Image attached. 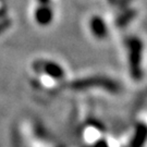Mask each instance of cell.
I'll use <instances>...</instances> for the list:
<instances>
[{"mask_svg": "<svg viewBox=\"0 0 147 147\" xmlns=\"http://www.w3.org/2000/svg\"><path fill=\"white\" fill-rule=\"evenodd\" d=\"M73 89H87V88H101L110 93H117L120 90V85L113 79L104 75H94L85 79L76 80L71 83Z\"/></svg>", "mask_w": 147, "mask_h": 147, "instance_id": "2", "label": "cell"}, {"mask_svg": "<svg viewBox=\"0 0 147 147\" xmlns=\"http://www.w3.org/2000/svg\"><path fill=\"white\" fill-rule=\"evenodd\" d=\"M53 20V10L50 5H39L35 11V21L40 26H47Z\"/></svg>", "mask_w": 147, "mask_h": 147, "instance_id": "5", "label": "cell"}, {"mask_svg": "<svg viewBox=\"0 0 147 147\" xmlns=\"http://www.w3.org/2000/svg\"><path fill=\"white\" fill-rule=\"evenodd\" d=\"M35 68L42 70L44 73L53 80H62L65 74L62 67L53 61H40L35 64Z\"/></svg>", "mask_w": 147, "mask_h": 147, "instance_id": "4", "label": "cell"}, {"mask_svg": "<svg viewBox=\"0 0 147 147\" xmlns=\"http://www.w3.org/2000/svg\"><path fill=\"white\" fill-rule=\"evenodd\" d=\"M108 1V3L111 5H113V7H117L118 3H119V0H107Z\"/></svg>", "mask_w": 147, "mask_h": 147, "instance_id": "9", "label": "cell"}, {"mask_svg": "<svg viewBox=\"0 0 147 147\" xmlns=\"http://www.w3.org/2000/svg\"><path fill=\"white\" fill-rule=\"evenodd\" d=\"M133 0H119V3L117 5V8L119 9V10H123V9H125V8H129V5H131V2Z\"/></svg>", "mask_w": 147, "mask_h": 147, "instance_id": "8", "label": "cell"}, {"mask_svg": "<svg viewBox=\"0 0 147 147\" xmlns=\"http://www.w3.org/2000/svg\"><path fill=\"white\" fill-rule=\"evenodd\" d=\"M125 48L127 51V64L131 78L135 82L143 79V51L144 42L137 36H130L125 39Z\"/></svg>", "mask_w": 147, "mask_h": 147, "instance_id": "1", "label": "cell"}, {"mask_svg": "<svg viewBox=\"0 0 147 147\" xmlns=\"http://www.w3.org/2000/svg\"><path fill=\"white\" fill-rule=\"evenodd\" d=\"M39 5H50V0H38Z\"/></svg>", "mask_w": 147, "mask_h": 147, "instance_id": "10", "label": "cell"}, {"mask_svg": "<svg viewBox=\"0 0 147 147\" xmlns=\"http://www.w3.org/2000/svg\"><path fill=\"white\" fill-rule=\"evenodd\" d=\"M137 16V11L133 8H125L121 10L120 14L118 16L116 20V26L118 28H124L131 23Z\"/></svg>", "mask_w": 147, "mask_h": 147, "instance_id": "6", "label": "cell"}, {"mask_svg": "<svg viewBox=\"0 0 147 147\" xmlns=\"http://www.w3.org/2000/svg\"><path fill=\"white\" fill-rule=\"evenodd\" d=\"M11 25V21L8 19H3L0 21V34L3 33L5 31H7Z\"/></svg>", "mask_w": 147, "mask_h": 147, "instance_id": "7", "label": "cell"}, {"mask_svg": "<svg viewBox=\"0 0 147 147\" xmlns=\"http://www.w3.org/2000/svg\"><path fill=\"white\" fill-rule=\"evenodd\" d=\"M89 30H90L92 35L98 40L106 39L108 37V34H109L107 23L99 16H92V19L89 20Z\"/></svg>", "mask_w": 147, "mask_h": 147, "instance_id": "3", "label": "cell"}]
</instances>
